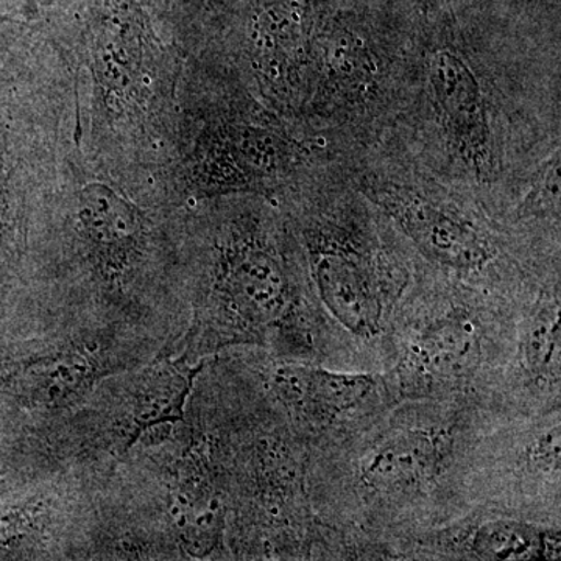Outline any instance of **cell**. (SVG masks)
<instances>
[{"label": "cell", "mask_w": 561, "mask_h": 561, "mask_svg": "<svg viewBox=\"0 0 561 561\" xmlns=\"http://www.w3.org/2000/svg\"><path fill=\"white\" fill-rule=\"evenodd\" d=\"M481 411L401 401L364 430L311 451L312 511L332 560H400L405 542L470 512L463 463Z\"/></svg>", "instance_id": "cell-1"}, {"label": "cell", "mask_w": 561, "mask_h": 561, "mask_svg": "<svg viewBox=\"0 0 561 561\" xmlns=\"http://www.w3.org/2000/svg\"><path fill=\"white\" fill-rule=\"evenodd\" d=\"M72 79V140L154 181L171 164L190 55L140 0H92L76 32L51 39Z\"/></svg>", "instance_id": "cell-2"}, {"label": "cell", "mask_w": 561, "mask_h": 561, "mask_svg": "<svg viewBox=\"0 0 561 561\" xmlns=\"http://www.w3.org/2000/svg\"><path fill=\"white\" fill-rule=\"evenodd\" d=\"M268 195L214 198L202 327L209 348L256 345L280 359L335 368L330 331L319 311L300 245Z\"/></svg>", "instance_id": "cell-3"}, {"label": "cell", "mask_w": 561, "mask_h": 561, "mask_svg": "<svg viewBox=\"0 0 561 561\" xmlns=\"http://www.w3.org/2000/svg\"><path fill=\"white\" fill-rule=\"evenodd\" d=\"M286 216L330 331L335 368L389 371L398 317L423 264L371 205L323 198Z\"/></svg>", "instance_id": "cell-4"}, {"label": "cell", "mask_w": 561, "mask_h": 561, "mask_svg": "<svg viewBox=\"0 0 561 561\" xmlns=\"http://www.w3.org/2000/svg\"><path fill=\"white\" fill-rule=\"evenodd\" d=\"M527 302L457 283L423 265L394 328L387 375L398 400L494 412Z\"/></svg>", "instance_id": "cell-5"}, {"label": "cell", "mask_w": 561, "mask_h": 561, "mask_svg": "<svg viewBox=\"0 0 561 561\" xmlns=\"http://www.w3.org/2000/svg\"><path fill=\"white\" fill-rule=\"evenodd\" d=\"M186 69L179 133L162 190L184 203L243 194L271 197L297 171L300 147L279 125L251 110L206 101Z\"/></svg>", "instance_id": "cell-6"}, {"label": "cell", "mask_w": 561, "mask_h": 561, "mask_svg": "<svg viewBox=\"0 0 561 561\" xmlns=\"http://www.w3.org/2000/svg\"><path fill=\"white\" fill-rule=\"evenodd\" d=\"M463 493L470 511L561 527V409L482 411L465 457Z\"/></svg>", "instance_id": "cell-7"}, {"label": "cell", "mask_w": 561, "mask_h": 561, "mask_svg": "<svg viewBox=\"0 0 561 561\" xmlns=\"http://www.w3.org/2000/svg\"><path fill=\"white\" fill-rule=\"evenodd\" d=\"M261 368L262 390L311 451L356 434L400 402L387 373L276 356Z\"/></svg>", "instance_id": "cell-8"}, {"label": "cell", "mask_w": 561, "mask_h": 561, "mask_svg": "<svg viewBox=\"0 0 561 561\" xmlns=\"http://www.w3.org/2000/svg\"><path fill=\"white\" fill-rule=\"evenodd\" d=\"M306 0H262L247 22L243 60L265 101L289 108L302 94L313 47Z\"/></svg>", "instance_id": "cell-9"}, {"label": "cell", "mask_w": 561, "mask_h": 561, "mask_svg": "<svg viewBox=\"0 0 561 561\" xmlns=\"http://www.w3.org/2000/svg\"><path fill=\"white\" fill-rule=\"evenodd\" d=\"M561 559V527L483 511L424 531L400 560L541 561Z\"/></svg>", "instance_id": "cell-10"}, {"label": "cell", "mask_w": 561, "mask_h": 561, "mask_svg": "<svg viewBox=\"0 0 561 561\" xmlns=\"http://www.w3.org/2000/svg\"><path fill=\"white\" fill-rule=\"evenodd\" d=\"M561 409L560 289L522 309L515 348L493 413L540 415Z\"/></svg>", "instance_id": "cell-11"}, {"label": "cell", "mask_w": 561, "mask_h": 561, "mask_svg": "<svg viewBox=\"0 0 561 561\" xmlns=\"http://www.w3.org/2000/svg\"><path fill=\"white\" fill-rule=\"evenodd\" d=\"M426 79L454 153L472 171H489L493 154L489 101L474 66L454 47H435L427 55Z\"/></svg>", "instance_id": "cell-12"}, {"label": "cell", "mask_w": 561, "mask_h": 561, "mask_svg": "<svg viewBox=\"0 0 561 561\" xmlns=\"http://www.w3.org/2000/svg\"><path fill=\"white\" fill-rule=\"evenodd\" d=\"M72 138V117L11 131L0 121V256L18 245L22 213L31 191L49 190Z\"/></svg>", "instance_id": "cell-13"}, {"label": "cell", "mask_w": 561, "mask_h": 561, "mask_svg": "<svg viewBox=\"0 0 561 561\" xmlns=\"http://www.w3.org/2000/svg\"><path fill=\"white\" fill-rule=\"evenodd\" d=\"M201 367H164L140 383L133 401V423L146 431L165 421L179 420Z\"/></svg>", "instance_id": "cell-14"}, {"label": "cell", "mask_w": 561, "mask_h": 561, "mask_svg": "<svg viewBox=\"0 0 561 561\" xmlns=\"http://www.w3.org/2000/svg\"><path fill=\"white\" fill-rule=\"evenodd\" d=\"M91 367L77 354L57 357L39 367L35 378L36 397L39 401L57 404L79 394L91 381Z\"/></svg>", "instance_id": "cell-15"}, {"label": "cell", "mask_w": 561, "mask_h": 561, "mask_svg": "<svg viewBox=\"0 0 561 561\" xmlns=\"http://www.w3.org/2000/svg\"><path fill=\"white\" fill-rule=\"evenodd\" d=\"M18 20H14L13 16H10V14H0V28L3 27V25L7 24H18Z\"/></svg>", "instance_id": "cell-16"}, {"label": "cell", "mask_w": 561, "mask_h": 561, "mask_svg": "<svg viewBox=\"0 0 561 561\" xmlns=\"http://www.w3.org/2000/svg\"><path fill=\"white\" fill-rule=\"evenodd\" d=\"M176 2L190 3L192 0H176Z\"/></svg>", "instance_id": "cell-17"}]
</instances>
